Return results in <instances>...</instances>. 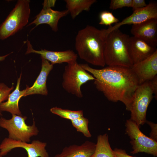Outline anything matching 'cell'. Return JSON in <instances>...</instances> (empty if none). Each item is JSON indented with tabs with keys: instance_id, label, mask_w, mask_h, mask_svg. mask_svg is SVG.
Returning a JSON list of instances; mask_svg holds the SVG:
<instances>
[{
	"instance_id": "7",
	"label": "cell",
	"mask_w": 157,
	"mask_h": 157,
	"mask_svg": "<svg viewBox=\"0 0 157 157\" xmlns=\"http://www.w3.org/2000/svg\"><path fill=\"white\" fill-rule=\"evenodd\" d=\"M12 115V117L8 119L2 117L0 118V127L8 131V138L28 143L31 137L38 134L39 130L34 121L32 125H28L25 123L26 116Z\"/></svg>"
},
{
	"instance_id": "13",
	"label": "cell",
	"mask_w": 157,
	"mask_h": 157,
	"mask_svg": "<svg viewBox=\"0 0 157 157\" xmlns=\"http://www.w3.org/2000/svg\"><path fill=\"white\" fill-rule=\"evenodd\" d=\"M27 51L26 54L34 53L40 55L41 59L50 61L51 64H60L63 63H69L77 61L78 56L72 50L63 51H52L46 49L38 51L34 49L30 42L27 40Z\"/></svg>"
},
{
	"instance_id": "18",
	"label": "cell",
	"mask_w": 157,
	"mask_h": 157,
	"mask_svg": "<svg viewBox=\"0 0 157 157\" xmlns=\"http://www.w3.org/2000/svg\"><path fill=\"white\" fill-rule=\"evenodd\" d=\"M21 75L17 79L15 89L9 94L8 100L1 104L0 110L1 111H6L10 113L12 115L22 116L19 107L18 103L20 99L23 97L25 89L21 91L19 90Z\"/></svg>"
},
{
	"instance_id": "32",
	"label": "cell",
	"mask_w": 157,
	"mask_h": 157,
	"mask_svg": "<svg viewBox=\"0 0 157 157\" xmlns=\"http://www.w3.org/2000/svg\"><path fill=\"white\" fill-rule=\"evenodd\" d=\"M0 157H3V156L0 154Z\"/></svg>"
},
{
	"instance_id": "31",
	"label": "cell",
	"mask_w": 157,
	"mask_h": 157,
	"mask_svg": "<svg viewBox=\"0 0 157 157\" xmlns=\"http://www.w3.org/2000/svg\"><path fill=\"white\" fill-rule=\"evenodd\" d=\"M12 53L13 52L3 56H0V61L4 60L6 57H7L9 55H10V54Z\"/></svg>"
},
{
	"instance_id": "29",
	"label": "cell",
	"mask_w": 157,
	"mask_h": 157,
	"mask_svg": "<svg viewBox=\"0 0 157 157\" xmlns=\"http://www.w3.org/2000/svg\"><path fill=\"white\" fill-rule=\"evenodd\" d=\"M153 89L154 96L157 99V76H155L151 81Z\"/></svg>"
},
{
	"instance_id": "30",
	"label": "cell",
	"mask_w": 157,
	"mask_h": 157,
	"mask_svg": "<svg viewBox=\"0 0 157 157\" xmlns=\"http://www.w3.org/2000/svg\"><path fill=\"white\" fill-rule=\"evenodd\" d=\"M56 2V0H44L43 5L51 8L55 6Z\"/></svg>"
},
{
	"instance_id": "10",
	"label": "cell",
	"mask_w": 157,
	"mask_h": 157,
	"mask_svg": "<svg viewBox=\"0 0 157 157\" xmlns=\"http://www.w3.org/2000/svg\"><path fill=\"white\" fill-rule=\"evenodd\" d=\"M157 19V3L151 1L142 8L133 11L129 16L122 21L115 24L106 29L107 35L112 31L119 28L121 26L126 24H135L141 23L151 19Z\"/></svg>"
},
{
	"instance_id": "27",
	"label": "cell",
	"mask_w": 157,
	"mask_h": 157,
	"mask_svg": "<svg viewBox=\"0 0 157 157\" xmlns=\"http://www.w3.org/2000/svg\"><path fill=\"white\" fill-rule=\"evenodd\" d=\"M147 4L144 0H132L131 7L134 11L145 7Z\"/></svg>"
},
{
	"instance_id": "16",
	"label": "cell",
	"mask_w": 157,
	"mask_h": 157,
	"mask_svg": "<svg viewBox=\"0 0 157 157\" xmlns=\"http://www.w3.org/2000/svg\"><path fill=\"white\" fill-rule=\"evenodd\" d=\"M42 60L41 69L39 76L31 87L26 85L23 97L35 94L44 95L48 94L46 82L49 73L53 69V65L46 60Z\"/></svg>"
},
{
	"instance_id": "19",
	"label": "cell",
	"mask_w": 157,
	"mask_h": 157,
	"mask_svg": "<svg viewBox=\"0 0 157 157\" xmlns=\"http://www.w3.org/2000/svg\"><path fill=\"white\" fill-rule=\"evenodd\" d=\"M91 157H116L111 147L107 133L97 136L95 151Z\"/></svg>"
},
{
	"instance_id": "23",
	"label": "cell",
	"mask_w": 157,
	"mask_h": 157,
	"mask_svg": "<svg viewBox=\"0 0 157 157\" xmlns=\"http://www.w3.org/2000/svg\"><path fill=\"white\" fill-rule=\"evenodd\" d=\"M100 22L99 24L105 26H111L114 23H117L119 22V19L115 17L113 13L109 11L104 10L99 14Z\"/></svg>"
},
{
	"instance_id": "5",
	"label": "cell",
	"mask_w": 157,
	"mask_h": 157,
	"mask_svg": "<svg viewBox=\"0 0 157 157\" xmlns=\"http://www.w3.org/2000/svg\"><path fill=\"white\" fill-rule=\"evenodd\" d=\"M62 78V85L63 89L79 98L83 97L81 86L89 81L95 79L77 61L68 63L65 66Z\"/></svg>"
},
{
	"instance_id": "9",
	"label": "cell",
	"mask_w": 157,
	"mask_h": 157,
	"mask_svg": "<svg viewBox=\"0 0 157 157\" xmlns=\"http://www.w3.org/2000/svg\"><path fill=\"white\" fill-rule=\"evenodd\" d=\"M47 143L38 140H34L31 143L20 140L5 138L0 144V154L6 155L12 149L22 148L27 152L28 157H49L45 147Z\"/></svg>"
},
{
	"instance_id": "21",
	"label": "cell",
	"mask_w": 157,
	"mask_h": 157,
	"mask_svg": "<svg viewBox=\"0 0 157 157\" xmlns=\"http://www.w3.org/2000/svg\"><path fill=\"white\" fill-rule=\"evenodd\" d=\"M50 111L52 113L61 118L71 121L83 116L82 110H72L55 107L51 108Z\"/></svg>"
},
{
	"instance_id": "26",
	"label": "cell",
	"mask_w": 157,
	"mask_h": 157,
	"mask_svg": "<svg viewBox=\"0 0 157 157\" xmlns=\"http://www.w3.org/2000/svg\"><path fill=\"white\" fill-rule=\"evenodd\" d=\"M150 126L151 131L150 133V138L157 142V125L151 121L147 120L146 122Z\"/></svg>"
},
{
	"instance_id": "22",
	"label": "cell",
	"mask_w": 157,
	"mask_h": 157,
	"mask_svg": "<svg viewBox=\"0 0 157 157\" xmlns=\"http://www.w3.org/2000/svg\"><path fill=\"white\" fill-rule=\"evenodd\" d=\"M71 121L73 126L77 131L81 133L86 137L89 138L91 137L88 127V119L83 116Z\"/></svg>"
},
{
	"instance_id": "3",
	"label": "cell",
	"mask_w": 157,
	"mask_h": 157,
	"mask_svg": "<svg viewBox=\"0 0 157 157\" xmlns=\"http://www.w3.org/2000/svg\"><path fill=\"white\" fill-rule=\"evenodd\" d=\"M129 38L119 28L108 34L104 53L106 65L131 67L133 64L128 51Z\"/></svg>"
},
{
	"instance_id": "1",
	"label": "cell",
	"mask_w": 157,
	"mask_h": 157,
	"mask_svg": "<svg viewBox=\"0 0 157 157\" xmlns=\"http://www.w3.org/2000/svg\"><path fill=\"white\" fill-rule=\"evenodd\" d=\"M83 68L95 78L97 89L102 92L109 100L119 101L129 111L135 91L139 85L138 79L131 68L108 66L96 69L88 64H81Z\"/></svg>"
},
{
	"instance_id": "6",
	"label": "cell",
	"mask_w": 157,
	"mask_h": 157,
	"mask_svg": "<svg viewBox=\"0 0 157 157\" xmlns=\"http://www.w3.org/2000/svg\"><path fill=\"white\" fill-rule=\"evenodd\" d=\"M154 91L150 81L139 85L136 90L129 110L130 119L140 128L146 122L148 106L154 97Z\"/></svg>"
},
{
	"instance_id": "24",
	"label": "cell",
	"mask_w": 157,
	"mask_h": 157,
	"mask_svg": "<svg viewBox=\"0 0 157 157\" xmlns=\"http://www.w3.org/2000/svg\"><path fill=\"white\" fill-rule=\"evenodd\" d=\"M132 0H111L109 8L113 10L124 7H131Z\"/></svg>"
},
{
	"instance_id": "14",
	"label": "cell",
	"mask_w": 157,
	"mask_h": 157,
	"mask_svg": "<svg viewBox=\"0 0 157 157\" xmlns=\"http://www.w3.org/2000/svg\"><path fill=\"white\" fill-rule=\"evenodd\" d=\"M156 50V48L150 45L142 40L133 36L130 37L128 51L133 64L147 58Z\"/></svg>"
},
{
	"instance_id": "17",
	"label": "cell",
	"mask_w": 157,
	"mask_h": 157,
	"mask_svg": "<svg viewBox=\"0 0 157 157\" xmlns=\"http://www.w3.org/2000/svg\"><path fill=\"white\" fill-rule=\"evenodd\" d=\"M95 146V143L87 140L80 145L66 146L61 153L54 157H91L94 151Z\"/></svg>"
},
{
	"instance_id": "20",
	"label": "cell",
	"mask_w": 157,
	"mask_h": 157,
	"mask_svg": "<svg viewBox=\"0 0 157 157\" xmlns=\"http://www.w3.org/2000/svg\"><path fill=\"white\" fill-rule=\"evenodd\" d=\"M67 10L72 18L74 19L82 11H88L96 0H65Z\"/></svg>"
},
{
	"instance_id": "2",
	"label": "cell",
	"mask_w": 157,
	"mask_h": 157,
	"mask_svg": "<svg viewBox=\"0 0 157 157\" xmlns=\"http://www.w3.org/2000/svg\"><path fill=\"white\" fill-rule=\"evenodd\" d=\"M107 35L106 29L89 25L79 30L75 38V48L80 58L92 65H106L104 50Z\"/></svg>"
},
{
	"instance_id": "25",
	"label": "cell",
	"mask_w": 157,
	"mask_h": 157,
	"mask_svg": "<svg viewBox=\"0 0 157 157\" xmlns=\"http://www.w3.org/2000/svg\"><path fill=\"white\" fill-rule=\"evenodd\" d=\"M13 88V85L10 88L3 83H0V105L3 101L8 99L9 95ZM0 115H2L0 110Z\"/></svg>"
},
{
	"instance_id": "12",
	"label": "cell",
	"mask_w": 157,
	"mask_h": 157,
	"mask_svg": "<svg viewBox=\"0 0 157 157\" xmlns=\"http://www.w3.org/2000/svg\"><path fill=\"white\" fill-rule=\"evenodd\" d=\"M131 32L133 36L156 48L157 19H151L140 24L132 25Z\"/></svg>"
},
{
	"instance_id": "28",
	"label": "cell",
	"mask_w": 157,
	"mask_h": 157,
	"mask_svg": "<svg viewBox=\"0 0 157 157\" xmlns=\"http://www.w3.org/2000/svg\"><path fill=\"white\" fill-rule=\"evenodd\" d=\"M113 150L116 157H135L129 155L125 150L122 149L116 148Z\"/></svg>"
},
{
	"instance_id": "4",
	"label": "cell",
	"mask_w": 157,
	"mask_h": 157,
	"mask_svg": "<svg viewBox=\"0 0 157 157\" xmlns=\"http://www.w3.org/2000/svg\"><path fill=\"white\" fill-rule=\"evenodd\" d=\"M29 0H19L0 26V39L5 40L22 29L28 22L30 13Z\"/></svg>"
},
{
	"instance_id": "15",
	"label": "cell",
	"mask_w": 157,
	"mask_h": 157,
	"mask_svg": "<svg viewBox=\"0 0 157 157\" xmlns=\"http://www.w3.org/2000/svg\"><path fill=\"white\" fill-rule=\"evenodd\" d=\"M69 13L67 9L61 11L55 10L50 7L43 6L42 9L37 15L35 19L28 26L34 24L36 25V27L40 24H46L56 32L58 30V23L60 19Z\"/></svg>"
},
{
	"instance_id": "8",
	"label": "cell",
	"mask_w": 157,
	"mask_h": 157,
	"mask_svg": "<svg viewBox=\"0 0 157 157\" xmlns=\"http://www.w3.org/2000/svg\"><path fill=\"white\" fill-rule=\"evenodd\" d=\"M125 125V133L131 139L133 149L131 154L144 152L157 156V142L143 134L135 123L131 119L126 120Z\"/></svg>"
},
{
	"instance_id": "11",
	"label": "cell",
	"mask_w": 157,
	"mask_h": 157,
	"mask_svg": "<svg viewBox=\"0 0 157 157\" xmlns=\"http://www.w3.org/2000/svg\"><path fill=\"white\" fill-rule=\"evenodd\" d=\"M131 68L139 85L152 80L157 74V50L146 59L133 64Z\"/></svg>"
}]
</instances>
